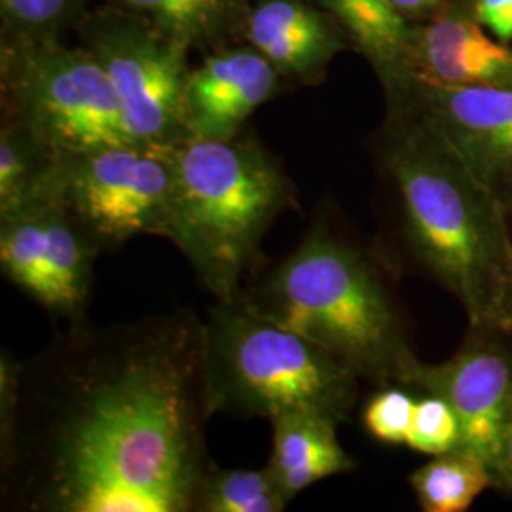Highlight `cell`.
Returning a JSON list of instances; mask_svg holds the SVG:
<instances>
[{
	"instance_id": "7402d4cb",
	"label": "cell",
	"mask_w": 512,
	"mask_h": 512,
	"mask_svg": "<svg viewBox=\"0 0 512 512\" xmlns=\"http://www.w3.org/2000/svg\"><path fill=\"white\" fill-rule=\"evenodd\" d=\"M459 442V420L450 404L437 395H425L416 403L414 418L404 446L435 458L458 450Z\"/></svg>"
},
{
	"instance_id": "cb8c5ba5",
	"label": "cell",
	"mask_w": 512,
	"mask_h": 512,
	"mask_svg": "<svg viewBox=\"0 0 512 512\" xmlns=\"http://www.w3.org/2000/svg\"><path fill=\"white\" fill-rule=\"evenodd\" d=\"M473 18L501 40H512V0H475Z\"/></svg>"
},
{
	"instance_id": "d6986e66",
	"label": "cell",
	"mask_w": 512,
	"mask_h": 512,
	"mask_svg": "<svg viewBox=\"0 0 512 512\" xmlns=\"http://www.w3.org/2000/svg\"><path fill=\"white\" fill-rule=\"evenodd\" d=\"M492 469L469 450L435 456L410 476L421 511L465 512L494 484Z\"/></svg>"
},
{
	"instance_id": "ac0fdd59",
	"label": "cell",
	"mask_w": 512,
	"mask_h": 512,
	"mask_svg": "<svg viewBox=\"0 0 512 512\" xmlns=\"http://www.w3.org/2000/svg\"><path fill=\"white\" fill-rule=\"evenodd\" d=\"M59 156L29 131L2 120L0 129V215L48 200Z\"/></svg>"
},
{
	"instance_id": "9a60e30c",
	"label": "cell",
	"mask_w": 512,
	"mask_h": 512,
	"mask_svg": "<svg viewBox=\"0 0 512 512\" xmlns=\"http://www.w3.org/2000/svg\"><path fill=\"white\" fill-rule=\"evenodd\" d=\"M270 421L274 448L268 469L289 501L323 478L355 469L336 435L340 423L311 412H289Z\"/></svg>"
},
{
	"instance_id": "5b68a950",
	"label": "cell",
	"mask_w": 512,
	"mask_h": 512,
	"mask_svg": "<svg viewBox=\"0 0 512 512\" xmlns=\"http://www.w3.org/2000/svg\"><path fill=\"white\" fill-rule=\"evenodd\" d=\"M205 378L213 414L268 418L311 412L349 420L359 376L325 349L258 315L241 298L205 317Z\"/></svg>"
},
{
	"instance_id": "8992f818",
	"label": "cell",
	"mask_w": 512,
	"mask_h": 512,
	"mask_svg": "<svg viewBox=\"0 0 512 512\" xmlns=\"http://www.w3.org/2000/svg\"><path fill=\"white\" fill-rule=\"evenodd\" d=\"M0 65L4 120L57 156L133 143L109 74L86 46L8 40Z\"/></svg>"
},
{
	"instance_id": "e0dca14e",
	"label": "cell",
	"mask_w": 512,
	"mask_h": 512,
	"mask_svg": "<svg viewBox=\"0 0 512 512\" xmlns=\"http://www.w3.org/2000/svg\"><path fill=\"white\" fill-rule=\"evenodd\" d=\"M133 12L186 50L241 31L249 0H110Z\"/></svg>"
},
{
	"instance_id": "30bf717a",
	"label": "cell",
	"mask_w": 512,
	"mask_h": 512,
	"mask_svg": "<svg viewBox=\"0 0 512 512\" xmlns=\"http://www.w3.org/2000/svg\"><path fill=\"white\" fill-rule=\"evenodd\" d=\"M391 107L418 118L480 183L512 205V88L448 86L406 78L387 88Z\"/></svg>"
},
{
	"instance_id": "6da1fadb",
	"label": "cell",
	"mask_w": 512,
	"mask_h": 512,
	"mask_svg": "<svg viewBox=\"0 0 512 512\" xmlns=\"http://www.w3.org/2000/svg\"><path fill=\"white\" fill-rule=\"evenodd\" d=\"M211 416L190 308L69 323L27 361L2 351V511L196 512Z\"/></svg>"
},
{
	"instance_id": "2e32d148",
	"label": "cell",
	"mask_w": 512,
	"mask_h": 512,
	"mask_svg": "<svg viewBox=\"0 0 512 512\" xmlns=\"http://www.w3.org/2000/svg\"><path fill=\"white\" fill-rule=\"evenodd\" d=\"M336 19L353 44L366 55L384 80L385 88L406 74L410 42L408 21L389 0H311Z\"/></svg>"
},
{
	"instance_id": "9c48e42d",
	"label": "cell",
	"mask_w": 512,
	"mask_h": 512,
	"mask_svg": "<svg viewBox=\"0 0 512 512\" xmlns=\"http://www.w3.org/2000/svg\"><path fill=\"white\" fill-rule=\"evenodd\" d=\"M99 249L54 200L0 215V268L38 306L69 323L84 319Z\"/></svg>"
},
{
	"instance_id": "603a6c76",
	"label": "cell",
	"mask_w": 512,
	"mask_h": 512,
	"mask_svg": "<svg viewBox=\"0 0 512 512\" xmlns=\"http://www.w3.org/2000/svg\"><path fill=\"white\" fill-rule=\"evenodd\" d=\"M416 399L399 387H385L376 393L363 412V423L372 439L389 446L406 444Z\"/></svg>"
},
{
	"instance_id": "484cf974",
	"label": "cell",
	"mask_w": 512,
	"mask_h": 512,
	"mask_svg": "<svg viewBox=\"0 0 512 512\" xmlns=\"http://www.w3.org/2000/svg\"><path fill=\"white\" fill-rule=\"evenodd\" d=\"M495 478H499L507 488L512 490V427L509 435H507V440H505Z\"/></svg>"
},
{
	"instance_id": "7c38bea8",
	"label": "cell",
	"mask_w": 512,
	"mask_h": 512,
	"mask_svg": "<svg viewBox=\"0 0 512 512\" xmlns=\"http://www.w3.org/2000/svg\"><path fill=\"white\" fill-rule=\"evenodd\" d=\"M279 73L253 46L207 55L192 67L184 92L190 137L232 139L279 90Z\"/></svg>"
},
{
	"instance_id": "52a82bcc",
	"label": "cell",
	"mask_w": 512,
	"mask_h": 512,
	"mask_svg": "<svg viewBox=\"0 0 512 512\" xmlns=\"http://www.w3.org/2000/svg\"><path fill=\"white\" fill-rule=\"evenodd\" d=\"M173 179L175 147L126 143L59 156L48 200L103 253L139 236L165 238Z\"/></svg>"
},
{
	"instance_id": "d4e9b609",
	"label": "cell",
	"mask_w": 512,
	"mask_h": 512,
	"mask_svg": "<svg viewBox=\"0 0 512 512\" xmlns=\"http://www.w3.org/2000/svg\"><path fill=\"white\" fill-rule=\"evenodd\" d=\"M495 330L512 336V272L505 294H503V300H501V308H499V315L495 321Z\"/></svg>"
},
{
	"instance_id": "3957f363",
	"label": "cell",
	"mask_w": 512,
	"mask_h": 512,
	"mask_svg": "<svg viewBox=\"0 0 512 512\" xmlns=\"http://www.w3.org/2000/svg\"><path fill=\"white\" fill-rule=\"evenodd\" d=\"M239 298L325 349L361 380L408 387L420 363L374 258L327 219L317 220L296 249Z\"/></svg>"
},
{
	"instance_id": "8fae6325",
	"label": "cell",
	"mask_w": 512,
	"mask_h": 512,
	"mask_svg": "<svg viewBox=\"0 0 512 512\" xmlns=\"http://www.w3.org/2000/svg\"><path fill=\"white\" fill-rule=\"evenodd\" d=\"M465 348L437 365L418 363L408 387L437 395L459 420V448L473 452L497 473L512 427V355L501 342L478 330Z\"/></svg>"
},
{
	"instance_id": "277c9868",
	"label": "cell",
	"mask_w": 512,
	"mask_h": 512,
	"mask_svg": "<svg viewBox=\"0 0 512 512\" xmlns=\"http://www.w3.org/2000/svg\"><path fill=\"white\" fill-rule=\"evenodd\" d=\"M294 200V184L260 143L190 137L175 147L165 238L215 300L228 302L243 291L262 239Z\"/></svg>"
},
{
	"instance_id": "ba28073f",
	"label": "cell",
	"mask_w": 512,
	"mask_h": 512,
	"mask_svg": "<svg viewBox=\"0 0 512 512\" xmlns=\"http://www.w3.org/2000/svg\"><path fill=\"white\" fill-rule=\"evenodd\" d=\"M74 27L109 74L133 143L177 147L190 139L184 92L192 67L184 46L114 4L84 14Z\"/></svg>"
},
{
	"instance_id": "ffe728a7",
	"label": "cell",
	"mask_w": 512,
	"mask_h": 512,
	"mask_svg": "<svg viewBox=\"0 0 512 512\" xmlns=\"http://www.w3.org/2000/svg\"><path fill=\"white\" fill-rule=\"evenodd\" d=\"M289 503L268 467L224 469L211 463L196 512H281Z\"/></svg>"
},
{
	"instance_id": "5bb4252c",
	"label": "cell",
	"mask_w": 512,
	"mask_h": 512,
	"mask_svg": "<svg viewBox=\"0 0 512 512\" xmlns=\"http://www.w3.org/2000/svg\"><path fill=\"white\" fill-rule=\"evenodd\" d=\"M406 78L448 86L512 88V48L488 37L475 18L446 12L410 29Z\"/></svg>"
},
{
	"instance_id": "4fadbf2b",
	"label": "cell",
	"mask_w": 512,
	"mask_h": 512,
	"mask_svg": "<svg viewBox=\"0 0 512 512\" xmlns=\"http://www.w3.org/2000/svg\"><path fill=\"white\" fill-rule=\"evenodd\" d=\"M241 31L281 78L304 84L323 78L344 50L342 25L311 0H258L249 4Z\"/></svg>"
},
{
	"instance_id": "44dd1931",
	"label": "cell",
	"mask_w": 512,
	"mask_h": 512,
	"mask_svg": "<svg viewBox=\"0 0 512 512\" xmlns=\"http://www.w3.org/2000/svg\"><path fill=\"white\" fill-rule=\"evenodd\" d=\"M88 0H0L8 40H54L86 14Z\"/></svg>"
},
{
	"instance_id": "7a4b0ae2",
	"label": "cell",
	"mask_w": 512,
	"mask_h": 512,
	"mask_svg": "<svg viewBox=\"0 0 512 512\" xmlns=\"http://www.w3.org/2000/svg\"><path fill=\"white\" fill-rule=\"evenodd\" d=\"M391 110L382 167L404 255L456 296L473 329L495 330L512 272L511 209L435 131Z\"/></svg>"
}]
</instances>
